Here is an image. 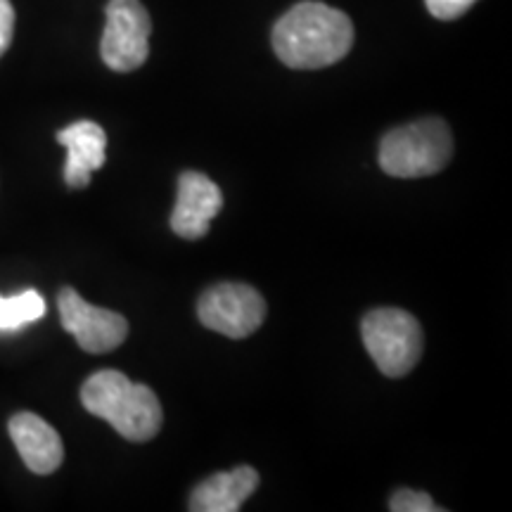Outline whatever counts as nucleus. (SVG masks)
I'll return each mask as SVG.
<instances>
[{"mask_svg": "<svg viewBox=\"0 0 512 512\" xmlns=\"http://www.w3.org/2000/svg\"><path fill=\"white\" fill-rule=\"evenodd\" d=\"M46 316V299L36 290L0 297V332H12Z\"/></svg>", "mask_w": 512, "mask_h": 512, "instance_id": "12", "label": "nucleus"}, {"mask_svg": "<svg viewBox=\"0 0 512 512\" xmlns=\"http://www.w3.org/2000/svg\"><path fill=\"white\" fill-rule=\"evenodd\" d=\"M57 143L67 147L64 181L74 190L88 188L93 171L105 166L107 136L102 126L88 119L74 121L72 126L57 131Z\"/></svg>", "mask_w": 512, "mask_h": 512, "instance_id": "9", "label": "nucleus"}, {"mask_svg": "<svg viewBox=\"0 0 512 512\" xmlns=\"http://www.w3.org/2000/svg\"><path fill=\"white\" fill-rule=\"evenodd\" d=\"M152 19L140 0H110L102 34V62L114 72H133L150 55Z\"/></svg>", "mask_w": 512, "mask_h": 512, "instance_id": "5", "label": "nucleus"}, {"mask_svg": "<svg viewBox=\"0 0 512 512\" xmlns=\"http://www.w3.org/2000/svg\"><path fill=\"white\" fill-rule=\"evenodd\" d=\"M453 157V136L444 119L427 117L394 128L380 143V166L394 178H425L444 171Z\"/></svg>", "mask_w": 512, "mask_h": 512, "instance_id": "3", "label": "nucleus"}, {"mask_svg": "<svg viewBox=\"0 0 512 512\" xmlns=\"http://www.w3.org/2000/svg\"><path fill=\"white\" fill-rule=\"evenodd\" d=\"M15 34V8L10 0H0V57L8 53Z\"/></svg>", "mask_w": 512, "mask_h": 512, "instance_id": "15", "label": "nucleus"}, {"mask_svg": "<svg viewBox=\"0 0 512 512\" xmlns=\"http://www.w3.org/2000/svg\"><path fill=\"white\" fill-rule=\"evenodd\" d=\"M10 437L24 465L36 475H53L64 460L60 434L34 413H17L10 418Z\"/></svg>", "mask_w": 512, "mask_h": 512, "instance_id": "10", "label": "nucleus"}, {"mask_svg": "<svg viewBox=\"0 0 512 512\" xmlns=\"http://www.w3.org/2000/svg\"><path fill=\"white\" fill-rule=\"evenodd\" d=\"M361 335L368 354L387 377L411 373L425 347L420 323L401 309H375L366 313Z\"/></svg>", "mask_w": 512, "mask_h": 512, "instance_id": "4", "label": "nucleus"}, {"mask_svg": "<svg viewBox=\"0 0 512 512\" xmlns=\"http://www.w3.org/2000/svg\"><path fill=\"white\" fill-rule=\"evenodd\" d=\"M81 403L107 420L128 441H150L162 430V403L145 384H133L119 370H98L81 387Z\"/></svg>", "mask_w": 512, "mask_h": 512, "instance_id": "2", "label": "nucleus"}, {"mask_svg": "<svg viewBox=\"0 0 512 512\" xmlns=\"http://www.w3.org/2000/svg\"><path fill=\"white\" fill-rule=\"evenodd\" d=\"M57 309H60L62 328L88 354H107L126 342V318L117 311L88 304L72 287H62L57 294Z\"/></svg>", "mask_w": 512, "mask_h": 512, "instance_id": "7", "label": "nucleus"}, {"mask_svg": "<svg viewBox=\"0 0 512 512\" xmlns=\"http://www.w3.org/2000/svg\"><path fill=\"white\" fill-rule=\"evenodd\" d=\"M389 510L394 512H434L439 510L427 494L413 489H399L389 501Z\"/></svg>", "mask_w": 512, "mask_h": 512, "instance_id": "13", "label": "nucleus"}, {"mask_svg": "<svg viewBox=\"0 0 512 512\" xmlns=\"http://www.w3.org/2000/svg\"><path fill=\"white\" fill-rule=\"evenodd\" d=\"M197 316L204 328L230 339H242L261 328L266 320V302L245 283H221L202 294Z\"/></svg>", "mask_w": 512, "mask_h": 512, "instance_id": "6", "label": "nucleus"}, {"mask_svg": "<svg viewBox=\"0 0 512 512\" xmlns=\"http://www.w3.org/2000/svg\"><path fill=\"white\" fill-rule=\"evenodd\" d=\"M223 207V192L219 185L200 171H185L178 178V197L171 230L178 238L200 240L209 233L211 221L219 216Z\"/></svg>", "mask_w": 512, "mask_h": 512, "instance_id": "8", "label": "nucleus"}, {"mask_svg": "<svg viewBox=\"0 0 512 512\" xmlns=\"http://www.w3.org/2000/svg\"><path fill=\"white\" fill-rule=\"evenodd\" d=\"M354 46V24L342 10L325 3L294 5L273 27V50L292 69H323L347 57Z\"/></svg>", "mask_w": 512, "mask_h": 512, "instance_id": "1", "label": "nucleus"}, {"mask_svg": "<svg viewBox=\"0 0 512 512\" xmlns=\"http://www.w3.org/2000/svg\"><path fill=\"white\" fill-rule=\"evenodd\" d=\"M475 3L477 0H425L427 10H430L437 19H444V22L463 17Z\"/></svg>", "mask_w": 512, "mask_h": 512, "instance_id": "14", "label": "nucleus"}, {"mask_svg": "<svg viewBox=\"0 0 512 512\" xmlns=\"http://www.w3.org/2000/svg\"><path fill=\"white\" fill-rule=\"evenodd\" d=\"M256 486H259V472L249 465H240L197 484L188 508L192 512H238L242 503L254 494Z\"/></svg>", "mask_w": 512, "mask_h": 512, "instance_id": "11", "label": "nucleus"}]
</instances>
